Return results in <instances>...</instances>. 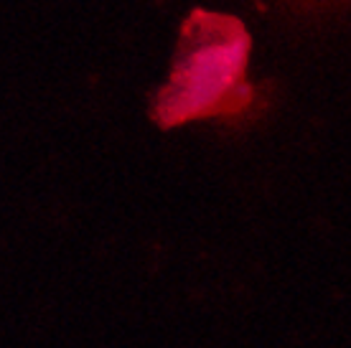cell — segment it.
I'll use <instances>...</instances> for the list:
<instances>
[{"label": "cell", "instance_id": "6da1fadb", "mask_svg": "<svg viewBox=\"0 0 351 348\" xmlns=\"http://www.w3.org/2000/svg\"><path fill=\"white\" fill-rule=\"evenodd\" d=\"M250 38L237 18L193 13L181 36L171 79L156 102L163 125L234 117L252 102L245 84Z\"/></svg>", "mask_w": 351, "mask_h": 348}]
</instances>
